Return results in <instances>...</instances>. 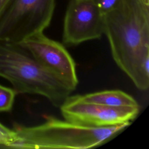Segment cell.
<instances>
[{
    "label": "cell",
    "instance_id": "1",
    "mask_svg": "<svg viewBox=\"0 0 149 149\" xmlns=\"http://www.w3.org/2000/svg\"><path fill=\"white\" fill-rule=\"evenodd\" d=\"M104 34L112 57L140 90L149 87V3L120 0L104 14Z\"/></svg>",
    "mask_w": 149,
    "mask_h": 149
},
{
    "label": "cell",
    "instance_id": "2",
    "mask_svg": "<svg viewBox=\"0 0 149 149\" xmlns=\"http://www.w3.org/2000/svg\"><path fill=\"white\" fill-rule=\"evenodd\" d=\"M34 126L16 125L5 148L86 149L102 145L122 132L131 123L107 127H91L45 116Z\"/></svg>",
    "mask_w": 149,
    "mask_h": 149
},
{
    "label": "cell",
    "instance_id": "3",
    "mask_svg": "<svg viewBox=\"0 0 149 149\" xmlns=\"http://www.w3.org/2000/svg\"><path fill=\"white\" fill-rule=\"evenodd\" d=\"M0 77L10 83L16 94L44 96L56 107L74 91L20 44L4 40H0Z\"/></svg>",
    "mask_w": 149,
    "mask_h": 149
},
{
    "label": "cell",
    "instance_id": "4",
    "mask_svg": "<svg viewBox=\"0 0 149 149\" xmlns=\"http://www.w3.org/2000/svg\"><path fill=\"white\" fill-rule=\"evenodd\" d=\"M55 0H12L0 19V40L20 42L49 25Z\"/></svg>",
    "mask_w": 149,
    "mask_h": 149
},
{
    "label": "cell",
    "instance_id": "5",
    "mask_svg": "<svg viewBox=\"0 0 149 149\" xmlns=\"http://www.w3.org/2000/svg\"><path fill=\"white\" fill-rule=\"evenodd\" d=\"M59 107L65 119L97 127L131 123L139 113V106H106L83 101L79 95H69Z\"/></svg>",
    "mask_w": 149,
    "mask_h": 149
},
{
    "label": "cell",
    "instance_id": "6",
    "mask_svg": "<svg viewBox=\"0 0 149 149\" xmlns=\"http://www.w3.org/2000/svg\"><path fill=\"white\" fill-rule=\"evenodd\" d=\"M104 34V15L90 0H70L66 11L63 42L76 45Z\"/></svg>",
    "mask_w": 149,
    "mask_h": 149
},
{
    "label": "cell",
    "instance_id": "7",
    "mask_svg": "<svg viewBox=\"0 0 149 149\" xmlns=\"http://www.w3.org/2000/svg\"><path fill=\"white\" fill-rule=\"evenodd\" d=\"M18 43L45 68L75 90L78 84L76 65L62 44L49 38L43 32L29 36Z\"/></svg>",
    "mask_w": 149,
    "mask_h": 149
},
{
    "label": "cell",
    "instance_id": "8",
    "mask_svg": "<svg viewBox=\"0 0 149 149\" xmlns=\"http://www.w3.org/2000/svg\"><path fill=\"white\" fill-rule=\"evenodd\" d=\"M79 96L83 101L109 107L139 106L133 97L120 90H105Z\"/></svg>",
    "mask_w": 149,
    "mask_h": 149
},
{
    "label": "cell",
    "instance_id": "9",
    "mask_svg": "<svg viewBox=\"0 0 149 149\" xmlns=\"http://www.w3.org/2000/svg\"><path fill=\"white\" fill-rule=\"evenodd\" d=\"M16 95L13 88L0 84V112H9L12 109Z\"/></svg>",
    "mask_w": 149,
    "mask_h": 149
},
{
    "label": "cell",
    "instance_id": "10",
    "mask_svg": "<svg viewBox=\"0 0 149 149\" xmlns=\"http://www.w3.org/2000/svg\"><path fill=\"white\" fill-rule=\"evenodd\" d=\"M104 15L114 8L120 0H90Z\"/></svg>",
    "mask_w": 149,
    "mask_h": 149
},
{
    "label": "cell",
    "instance_id": "11",
    "mask_svg": "<svg viewBox=\"0 0 149 149\" xmlns=\"http://www.w3.org/2000/svg\"><path fill=\"white\" fill-rule=\"evenodd\" d=\"M12 135L13 130L6 127L0 123V136L3 137L6 140V144L3 147L5 148L6 146L10 142L12 139Z\"/></svg>",
    "mask_w": 149,
    "mask_h": 149
},
{
    "label": "cell",
    "instance_id": "12",
    "mask_svg": "<svg viewBox=\"0 0 149 149\" xmlns=\"http://www.w3.org/2000/svg\"><path fill=\"white\" fill-rule=\"evenodd\" d=\"M12 0H0V19Z\"/></svg>",
    "mask_w": 149,
    "mask_h": 149
},
{
    "label": "cell",
    "instance_id": "13",
    "mask_svg": "<svg viewBox=\"0 0 149 149\" xmlns=\"http://www.w3.org/2000/svg\"><path fill=\"white\" fill-rule=\"evenodd\" d=\"M6 144V140L5 139L0 136V147L2 148L4 147V146Z\"/></svg>",
    "mask_w": 149,
    "mask_h": 149
},
{
    "label": "cell",
    "instance_id": "14",
    "mask_svg": "<svg viewBox=\"0 0 149 149\" xmlns=\"http://www.w3.org/2000/svg\"><path fill=\"white\" fill-rule=\"evenodd\" d=\"M146 2H147V3H149V0H144Z\"/></svg>",
    "mask_w": 149,
    "mask_h": 149
}]
</instances>
